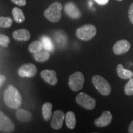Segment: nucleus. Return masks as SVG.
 <instances>
[{
	"label": "nucleus",
	"mask_w": 133,
	"mask_h": 133,
	"mask_svg": "<svg viewBox=\"0 0 133 133\" xmlns=\"http://www.w3.org/2000/svg\"><path fill=\"white\" fill-rule=\"evenodd\" d=\"M4 101L8 107L17 109L22 105V97L19 91L12 85L8 86L4 93Z\"/></svg>",
	"instance_id": "obj_1"
},
{
	"label": "nucleus",
	"mask_w": 133,
	"mask_h": 133,
	"mask_svg": "<svg viewBox=\"0 0 133 133\" xmlns=\"http://www.w3.org/2000/svg\"><path fill=\"white\" fill-rule=\"evenodd\" d=\"M62 5L59 2H54L44 11V16L53 23L58 22L62 18Z\"/></svg>",
	"instance_id": "obj_2"
},
{
	"label": "nucleus",
	"mask_w": 133,
	"mask_h": 133,
	"mask_svg": "<svg viewBox=\"0 0 133 133\" xmlns=\"http://www.w3.org/2000/svg\"><path fill=\"white\" fill-rule=\"evenodd\" d=\"M76 36L83 41H89L96 35L97 29L91 24H86L78 28L76 30Z\"/></svg>",
	"instance_id": "obj_3"
},
{
	"label": "nucleus",
	"mask_w": 133,
	"mask_h": 133,
	"mask_svg": "<svg viewBox=\"0 0 133 133\" xmlns=\"http://www.w3.org/2000/svg\"><path fill=\"white\" fill-rule=\"evenodd\" d=\"M92 83L96 89L102 94L106 96L109 95L112 91L110 84L104 77L99 75L92 76Z\"/></svg>",
	"instance_id": "obj_4"
},
{
	"label": "nucleus",
	"mask_w": 133,
	"mask_h": 133,
	"mask_svg": "<svg viewBox=\"0 0 133 133\" xmlns=\"http://www.w3.org/2000/svg\"><path fill=\"white\" fill-rule=\"evenodd\" d=\"M84 83V76L80 71H76L70 76L68 84L73 91L76 92L81 90Z\"/></svg>",
	"instance_id": "obj_5"
},
{
	"label": "nucleus",
	"mask_w": 133,
	"mask_h": 133,
	"mask_svg": "<svg viewBox=\"0 0 133 133\" xmlns=\"http://www.w3.org/2000/svg\"><path fill=\"white\" fill-rule=\"evenodd\" d=\"M75 100L78 104L85 109L91 110L96 107V100L84 92H80L78 94Z\"/></svg>",
	"instance_id": "obj_6"
},
{
	"label": "nucleus",
	"mask_w": 133,
	"mask_h": 133,
	"mask_svg": "<svg viewBox=\"0 0 133 133\" xmlns=\"http://www.w3.org/2000/svg\"><path fill=\"white\" fill-rule=\"evenodd\" d=\"M15 130L14 122L2 111L0 112V132L1 133L13 132Z\"/></svg>",
	"instance_id": "obj_7"
},
{
	"label": "nucleus",
	"mask_w": 133,
	"mask_h": 133,
	"mask_svg": "<svg viewBox=\"0 0 133 133\" xmlns=\"http://www.w3.org/2000/svg\"><path fill=\"white\" fill-rule=\"evenodd\" d=\"M38 72L35 65L27 63L21 65L18 69V75L22 78H33Z\"/></svg>",
	"instance_id": "obj_8"
},
{
	"label": "nucleus",
	"mask_w": 133,
	"mask_h": 133,
	"mask_svg": "<svg viewBox=\"0 0 133 133\" xmlns=\"http://www.w3.org/2000/svg\"><path fill=\"white\" fill-rule=\"evenodd\" d=\"M64 11L70 18L73 19H78L81 17V11L74 2H69L65 5Z\"/></svg>",
	"instance_id": "obj_9"
},
{
	"label": "nucleus",
	"mask_w": 133,
	"mask_h": 133,
	"mask_svg": "<svg viewBox=\"0 0 133 133\" xmlns=\"http://www.w3.org/2000/svg\"><path fill=\"white\" fill-rule=\"evenodd\" d=\"M65 115L61 110H57L53 113L51 126L54 129H60L63 126Z\"/></svg>",
	"instance_id": "obj_10"
},
{
	"label": "nucleus",
	"mask_w": 133,
	"mask_h": 133,
	"mask_svg": "<svg viewBox=\"0 0 133 133\" xmlns=\"http://www.w3.org/2000/svg\"><path fill=\"white\" fill-rule=\"evenodd\" d=\"M131 44L128 40L121 39L115 43L113 51L116 55H121L127 52L130 49Z\"/></svg>",
	"instance_id": "obj_11"
},
{
	"label": "nucleus",
	"mask_w": 133,
	"mask_h": 133,
	"mask_svg": "<svg viewBox=\"0 0 133 133\" xmlns=\"http://www.w3.org/2000/svg\"><path fill=\"white\" fill-rule=\"evenodd\" d=\"M41 77L51 86H55L58 82L57 74L54 70H44L41 72Z\"/></svg>",
	"instance_id": "obj_12"
},
{
	"label": "nucleus",
	"mask_w": 133,
	"mask_h": 133,
	"mask_svg": "<svg viewBox=\"0 0 133 133\" xmlns=\"http://www.w3.org/2000/svg\"><path fill=\"white\" fill-rule=\"evenodd\" d=\"M112 120V115L109 111H104L99 118L96 119L94 124L97 127H105L110 124Z\"/></svg>",
	"instance_id": "obj_13"
},
{
	"label": "nucleus",
	"mask_w": 133,
	"mask_h": 133,
	"mask_svg": "<svg viewBox=\"0 0 133 133\" xmlns=\"http://www.w3.org/2000/svg\"><path fill=\"white\" fill-rule=\"evenodd\" d=\"M12 36L17 41H29L30 39L31 35L28 30L21 29L16 30L12 33Z\"/></svg>",
	"instance_id": "obj_14"
},
{
	"label": "nucleus",
	"mask_w": 133,
	"mask_h": 133,
	"mask_svg": "<svg viewBox=\"0 0 133 133\" xmlns=\"http://www.w3.org/2000/svg\"><path fill=\"white\" fill-rule=\"evenodd\" d=\"M17 119L22 122H29L32 119V114L29 111L23 109H17L16 112Z\"/></svg>",
	"instance_id": "obj_15"
},
{
	"label": "nucleus",
	"mask_w": 133,
	"mask_h": 133,
	"mask_svg": "<svg viewBox=\"0 0 133 133\" xmlns=\"http://www.w3.org/2000/svg\"><path fill=\"white\" fill-rule=\"evenodd\" d=\"M116 73L120 78L123 79H131L133 78V71L125 69L122 64H119L116 66Z\"/></svg>",
	"instance_id": "obj_16"
},
{
	"label": "nucleus",
	"mask_w": 133,
	"mask_h": 133,
	"mask_svg": "<svg viewBox=\"0 0 133 133\" xmlns=\"http://www.w3.org/2000/svg\"><path fill=\"white\" fill-rule=\"evenodd\" d=\"M54 40L59 47H65L67 43V36L63 31H57L54 33Z\"/></svg>",
	"instance_id": "obj_17"
},
{
	"label": "nucleus",
	"mask_w": 133,
	"mask_h": 133,
	"mask_svg": "<svg viewBox=\"0 0 133 133\" xmlns=\"http://www.w3.org/2000/svg\"><path fill=\"white\" fill-rule=\"evenodd\" d=\"M52 105L50 102H46L43 105L41 112H42L43 118L44 121H48L51 118L52 116Z\"/></svg>",
	"instance_id": "obj_18"
},
{
	"label": "nucleus",
	"mask_w": 133,
	"mask_h": 133,
	"mask_svg": "<svg viewBox=\"0 0 133 133\" xmlns=\"http://www.w3.org/2000/svg\"><path fill=\"white\" fill-rule=\"evenodd\" d=\"M65 123L69 129H73L76 126V117L75 115L71 111H69L65 115Z\"/></svg>",
	"instance_id": "obj_19"
},
{
	"label": "nucleus",
	"mask_w": 133,
	"mask_h": 133,
	"mask_svg": "<svg viewBox=\"0 0 133 133\" xmlns=\"http://www.w3.org/2000/svg\"><path fill=\"white\" fill-rule=\"evenodd\" d=\"M12 13L14 20L17 23L21 24V23L24 22L25 20V17L24 12L20 8L17 7L14 8L12 9Z\"/></svg>",
	"instance_id": "obj_20"
},
{
	"label": "nucleus",
	"mask_w": 133,
	"mask_h": 133,
	"mask_svg": "<svg viewBox=\"0 0 133 133\" xmlns=\"http://www.w3.org/2000/svg\"><path fill=\"white\" fill-rule=\"evenodd\" d=\"M33 58L37 62H44L49 60L50 54L48 51H41L38 52L33 54Z\"/></svg>",
	"instance_id": "obj_21"
},
{
	"label": "nucleus",
	"mask_w": 133,
	"mask_h": 133,
	"mask_svg": "<svg viewBox=\"0 0 133 133\" xmlns=\"http://www.w3.org/2000/svg\"><path fill=\"white\" fill-rule=\"evenodd\" d=\"M43 44L41 41H34L32 43H31L29 46V51L30 53H34L38 52L39 51H42L43 49Z\"/></svg>",
	"instance_id": "obj_22"
},
{
	"label": "nucleus",
	"mask_w": 133,
	"mask_h": 133,
	"mask_svg": "<svg viewBox=\"0 0 133 133\" xmlns=\"http://www.w3.org/2000/svg\"><path fill=\"white\" fill-rule=\"evenodd\" d=\"M41 39V42L43 44L44 49H45V50L49 51V52H53L54 51V46L51 38L48 37V36H43Z\"/></svg>",
	"instance_id": "obj_23"
},
{
	"label": "nucleus",
	"mask_w": 133,
	"mask_h": 133,
	"mask_svg": "<svg viewBox=\"0 0 133 133\" xmlns=\"http://www.w3.org/2000/svg\"><path fill=\"white\" fill-rule=\"evenodd\" d=\"M12 23V19L10 17H0V26L1 28L11 27Z\"/></svg>",
	"instance_id": "obj_24"
},
{
	"label": "nucleus",
	"mask_w": 133,
	"mask_h": 133,
	"mask_svg": "<svg viewBox=\"0 0 133 133\" xmlns=\"http://www.w3.org/2000/svg\"><path fill=\"white\" fill-rule=\"evenodd\" d=\"M124 92L127 96L133 95V78L129 79L124 86Z\"/></svg>",
	"instance_id": "obj_25"
},
{
	"label": "nucleus",
	"mask_w": 133,
	"mask_h": 133,
	"mask_svg": "<svg viewBox=\"0 0 133 133\" xmlns=\"http://www.w3.org/2000/svg\"><path fill=\"white\" fill-rule=\"evenodd\" d=\"M10 38L8 36L4 34L0 35V45L1 47L8 48L10 43Z\"/></svg>",
	"instance_id": "obj_26"
},
{
	"label": "nucleus",
	"mask_w": 133,
	"mask_h": 133,
	"mask_svg": "<svg viewBox=\"0 0 133 133\" xmlns=\"http://www.w3.org/2000/svg\"><path fill=\"white\" fill-rule=\"evenodd\" d=\"M11 1L19 6H24L26 4V0H11Z\"/></svg>",
	"instance_id": "obj_27"
},
{
	"label": "nucleus",
	"mask_w": 133,
	"mask_h": 133,
	"mask_svg": "<svg viewBox=\"0 0 133 133\" xmlns=\"http://www.w3.org/2000/svg\"><path fill=\"white\" fill-rule=\"evenodd\" d=\"M128 16L129 21L133 24V3L131 4L128 10Z\"/></svg>",
	"instance_id": "obj_28"
},
{
	"label": "nucleus",
	"mask_w": 133,
	"mask_h": 133,
	"mask_svg": "<svg viewBox=\"0 0 133 133\" xmlns=\"http://www.w3.org/2000/svg\"><path fill=\"white\" fill-rule=\"evenodd\" d=\"M96 3L100 5H102V6H104L106 5L109 3V0H94Z\"/></svg>",
	"instance_id": "obj_29"
},
{
	"label": "nucleus",
	"mask_w": 133,
	"mask_h": 133,
	"mask_svg": "<svg viewBox=\"0 0 133 133\" xmlns=\"http://www.w3.org/2000/svg\"><path fill=\"white\" fill-rule=\"evenodd\" d=\"M6 79V76H5L4 75H1V76H0V86H1V87L4 83Z\"/></svg>",
	"instance_id": "obj_30"
},
{
	"label": "nucleus",
	"mask_w": 133,
	"mask_h": 133,
	"mask_svg": "<svg viewBox=\"0 0 133 133\" xmlns=\"http://www.w3.org/2000/svg\"><path fill=\"white\" fill-rule=\"evenodd\" d=\"M128 132L133 133V121L129 124L128 128Z\"/></svg>",
	"instance_id": "obj_31"
},
{
	"label": "nucleus",
	"mask_w": 133,
	"mask_h": 133,
	"mask_svg": "<svg viewBox=\"0 0 133 133\" xmlns=\"http://www.w3.org/2000/svg\"><path fill=\"white\" fill-rule=\"evenodd\" d=\"M118 1H122V0H118Z\"/></svg>",
	"instance_id": "obj_32"
}]
</instances>
